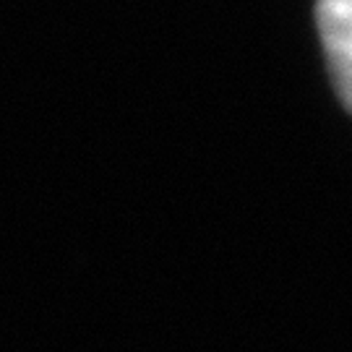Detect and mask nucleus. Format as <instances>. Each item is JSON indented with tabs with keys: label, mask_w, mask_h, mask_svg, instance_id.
<instances>
[{
	"label": "nucleus",
	"mask_w": 352,
	"mask_h": 352,
	"mask_svg": "<svg viewBox=\"0 0 352 352\" xmlns=\"http://www.w3.org/2000/svg\"><path fill=\"white\" fill-rule=\"evenodd\" d=\"M316 26L331 81L352 113V0H316Z\"/></svg>",
	"instance_id": "f257e3e1"
}]
</instances>
